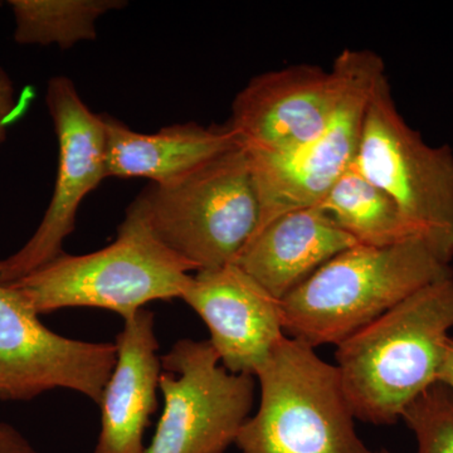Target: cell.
I'll return each instance as SVG.
<instances>
[{"label":"cell","instance_id":"1","mask_svg":"<svg viewBox=\"0 0 453 453\" xmlns=\"http://www.w3.org/2000/svg\"><path fill=\"white\" fill-rule=\"evenodd\" d=\"M453 329V276L429 283L344 340L335 360L357 421L393 425L438 381Z\"/></svg>","mask_w":453,"mask_h":453},{"label":"cell","instance_id":"19","mask_svg":"<svg viewBox=\"0 0 453 453\" xmlns=\"http://www.w3.org/2000/svg\"><path fill=\"white\" fill-rule=\"evenodd\" d=\"M17 109V92L14 83L5 70L0 67V146L7 140L8 127L16 116Z\"/></svg>","mask_w":453,"mask_h":453},{"label":"cell","instance_id":"14","mask_svg":"<svg viewBox=\"0 0 453 453\" xmlns=\"http://www.w3.org/2000/svg\"><path fill=\"white\" fill-rule=\"evenodd\" d=\"M357 244L319 205L259 226L234 264L281 301L340 252Z\"/></svg>","mask_w":453,"mask_h":453},{"label":"cell","instance_id":"5","mask_svg":"<svg viewBox=\"0 0 453 453\" xmlns=\"http://www.w3.org/2000/svg\"><path fill=\"white\" fill-rule=\"evenodd\" d=\"M133 203L155 235L196 273L234 264L261 216L249 155L241 146L172 183H150Z\"/></svg>","mask_w":453,"mask_h":453},{"label":"cell","instance_id":"21","mask_svg":"<svg viewBox=\"0 0 453 453\" xmlns=\"http://www.w3.org/2000/svg\"><path fill=\"white\" fill-rule=\"evenodd\" d=\"M438 380L443 381L453 389V335L447 339L445 357H443Z\"/></svg>","mask_w":453,"mask_h":453},{"label":"cell","instance_id":"6","mask_svg":"<svg viewBox=\"0 0 453 453\" xmlns=\"http://www.w3.org/2000/svg\"><path fill=\"white\" fill-rule=\"evenodd\" d=\"M356 165L393 199L413 231L451 264L453 150L427 144L407 124L387 74L369 100Z\"/></svg>","mask_w":453,"mask_h":453},{"label":"cell","instance_id":"8","mask_svg":"<svg viewBox=\"0 0 453 453\" xmlns=\"http://www.w3.org/2000/svg\"><path fill=\"white\" fill-rule=\"evenodd\" d=\"M160 359L164 408L145 453H225L251 416L256 377L226 371L208 340H178Z\"/></svg>","mask_w":453,"mask_h":453},{"label":"cell","instance_id":"7","mask_svg":"<svg viewBox=\"0 0 453 453\" xmlns=\"http://www.w3.org/2000/svg\"><path fill=\"white\" fill-rule=\"evenodd\" d=\"M334 65L342 76V91L320 135L281 159L247 154L261 210L257 229L288 211L318 205L356 163L369 100L386 65L368 50H342Z\"/></svg>","mask_w":453,"mask_h":453},{"label":"cell","instance_id":"10","mask_svg":"<svg viewBox=\"0 0 453 453\" xmlns=\"http://www.w3.org/2000/svg\"><path fill=\"white\" fill-rule=\"evenodd\" d=\"M115 363V342L58 335L13 286H0V401L68 389L98 404Z\"/></svg>","mask_w":453,"mask_h":453},{"label":"cell","instance_id":"12","mask_svg":"<svg viewBox=\"0 0 453 453\" xmlns=\"http://www.w3.org/2000/svg\"><path fill=\"white\" fill-rule=\"evenodd\" d=\"M180 300L207 325L208 342L234 374L256 377L285 336L280 301L235 264L198 271Z\"/></svg>","mask_w":453,"mask_h":453},{"label":"cell","instance_id":"13","mask_svg":"<svg viewBox=\"0 0 453 453\" xmlns=\"http://www.w3.org/2000/svg\"><path fill=\"white\" fill-rule=\"evenodd\" d=\"M115 345V366L98 402L101 427L94 453H145L162 372L153 312L142 309L125 319Z\"/></svg>","mask_w":453,"mask_h":453},{"label":"cell","instance_id":"3","mask_svg":"<svg viewBox=\"0 0 453 453\" xmlns=\"http://www.w3.org/2000/svg\"><path fill=\"white\" fill-rule=\"evenodd\" d=\"M196 268L170 251L134 203L115 241L88 255L62 253L12 283L38 315L68 308L109 310L122 319L153 301L181 299Z\"/></svg>","mask_w":453,"mask_h":453},{"label":"cell","instance_id":"11","mask_svg":"<svg viewBox=\"0 0 453 453\" xmlns=\"http://www.w3.org/2000/svg\"><path fill=\"white\" fill-rule=\"evenodd\" d=\"M342 91V76L314 65H288L253 77L226 122L250 157L281 159L320 135Z\"/></svg>","mask_w":453,"mask_h":453},{"label":"cell","instance_id":"2","mask_svg":"<svg viewBox=\"0 0 453 453\" xmlns=\"http://www.w3.org/2000/svg\"><path fill=\"white\" fill-rule=\"evenodd\" d=\"M452 276L451 264L423 238L356 244L280 301L283 333L314 349L338 347L414 292Z\"/></svg>","mask_w":453,"mask_h":453},{"label":"cell","instance_id":"9","mask_svg":"<svg viewBox=\"0 0 453 453\" xmlns=\"http://www.w3.org/2000/svg\"><path fill=\"white\" fill-rule=\"evenodd\" d=\"M46 104L58 140L55 190L43 219L28 242L13 255L0 259V286L25 279L65 253V240L76 226L80 205L107 178L103 115L88 109L73 80L65 76L50 80Z\"/></svg>","mask_w":453,"mask_h":453},{"label":"cell","instance_id":"20","mask_svg":"<svg viewBox=\"0 0 453 453\" xmlns=\"http://www.w3.org/2000/svg\"><path fill=\"white\" fill-rule=\"evenodd\" d=\"M0 453H37L18 429L8 423H0Z\"/></svg>","mask_w":453,"mask_h":453},{"label":"cell","instance_id":"18","mask_svg":"<svg viewBox=\"0 0 453 453\" xmlns=\"http://www.w3.org/2000/svg\"><path fill=\"white\" fill-rule=\"evenodd\" d=\"M417 440V453H453V389L436 381L402 413Z\"/></svg>","mask_w":453,"mask_h":453},{"label":"cell","instance_id":"16","mask_svg":"<svg viewBox=\"0 0 453 453\" xmlns=\"http://www.w3.org/2000/svg\"><path fill=\"white\" fill-rule=\"evenodd\" d=\"M318 205L340 229L363 246H392L419 237L393 199L372 183L356 163L335 181Z\"/></svg>","mask_w":453,"mask_h":453},{"label":"cell","instance_id":"17","mask_svg":"<svg viewBox=\"0 0 453 453\" xmlns=\"http://www.w3.org/2000/svg\"><path fill=\"white\" fill-rule=\"evenodd\" d=\"M14 41L20 46L73 49L96 40L98 18L127 7L122 0H9Z\"/></svg>","mask_w":453,"mask_h":453},{"label":"cell","instance_id":"22","mask_svg":"<svg viewBox=\"0 0 453 453\" xmlns=\"http://www.w3.org/2000/svg\"><path fill=\"white\" fill-rule=\"evenodd\" d=\"M374 453H393V452H390L388 449H380V451H377Z\"/></svg>","mask_w":453,"mask_h":453},{"label":"cell","instance_id":"15","mask_svg":"<svg viewBox=\"0 0 453 453\" xmlns=\"http://www.w3.org/2000/svg\"><path fill=\"white\" fill-rule=\"evenodd\" d=\"M107 139V178L149 179L168 184L186 177L214 157L238 148L228 125L196 122L172 125L154 134L136 133L103 113Z\"/></svg>","mask_w":453,"mask_h":453},{"label":"cell","instance_id":"4","mask_svg":"<svg viewBox=\"0 0 453 453\" xmlns=\"http://www.w3.org/2000/svg\"><path fill=\"white\" fill-rule=\"evenodd\" d=\"M257 411L240 429V453H374L357 434L338 369L283 336L256 374Z\"/></svg>","mask_w":453,"mask_h":453}]
</instances>
